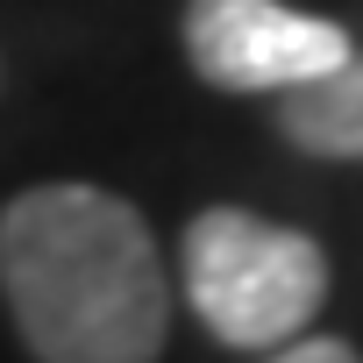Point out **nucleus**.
I'll return each instance as SVG.
<instances>
[{
    "instance_id": "f257e3e1",
    "label": "nucleus",
    "mask_w": 363,
    "mask_h": 363,
    "mask_svg": "<svg viewBox=\"0 0 363 363\" xmlns=\"http://www.w3.org/2000/svg\"><path fill=\"white\" fill-rule=\"evenodd\" d=\"M0 299L36 363H157L171 335L150 221L86 178H50L0 207Z\"/></svg>"
},
{
    "instance_id": "f03ea898",
    "label": "nucleus",
    "mask_w": 363,
    "mask_h": 363,
    "mask_svg": "<svg viewBox=\"0 0 363 363\" xmlns=\"http://www.w3.org/2000/svg\"><path fill=\"white\" fill-rule=\"evenodd\" d=\"M178 271H186V299L200 328L242 356H264L306 335L328 299V250L306 228L250 207L193 214L186 242H178Z\"/></svg>"
},
{
    "instance_id": "7ed1b4c3",
    "label": "nucleus",
    "mask_w": 363,
    "mask_h": 363,
    "mask_svg": "<svg viewBox=\"0 0 363 363\" xmlns=\"http://www.w3.org/2000/svg\"><path fill=\"white\" fill-rule=\"evenodd\" d=\"M349 29L292 0H186V57L214 93H299L349 57Z\"/></svg>"
},
{
    "instance_id": "20e7f679",
    "label": "nucleus",
    "mask_w": 363,
    "mask_h": 363,
    "mask_svg": "<svg viewBox=\"0 0 363 363\" xmlns=\"http://www.w3.org/2000/svg\"><path fill=\"white\" fill-rule=\"evenodd\" d=\"M278 128H285V143L306 150V157L363 164V50H349L328 79L285 93V100H278Z\"/></svg>"
},
{
    "instance_id": "39448f33",
    "label": "nucleus",
    "mask_w": 363,
    "mask_h": 363,
    "mask_svg": "<svg viewBox=\"0 0 363 363\" xmlns=\"http://www.w3.org/2000/svg\"><path fill=\"white\" fill-rule=\"evenodd\" d=\"M257 363H363V356H356V342H342V335H292V342L264 349Z\"/></svg>"
}]
</instances>
